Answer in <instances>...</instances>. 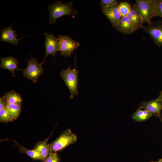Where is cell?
Listing matches in <instances>:
<instances>
[{
    "label": "cell",
    "mask_w": 162,
    "mask_h": 162,
    "mask_svg": "<svg viewBox=\"0 0 162 162\" xmlns=\"http://www.w3.org/2000/svg\"><path fill=\"white\" fill-rule=\"evenodd\" d=\"M73 3L72 2L67 3H63L58 1L48 5V8L50 12L49 23H55L58 18L63 16H76L77 11L73 8Z\"/></svg>",
    "instance_id": "obj_1"
},
{
    "label": "cell",
    "mask_w": 162,
    "mask_h": 162,
    "mask_svg": "<svg viewBox=\"0 0 162 162\" xmlns=\"http://www.w3.org/2000/svg\"><path fill=\"white\" fill-rule=\"evenodd\" d=\"M70 66L65 70L63 69L60 71V74L63 81L65 83L70 92V99H72L75 95H78L79 79L78 75L79 71L76 68L73 69L70 68Z\"/></svg>",
    "instance_id": "obj_2"
},
{
    "label": "cell",
    "mask_w": 162,
    "mask_h": 162,
    "mask_svg": "<svg viewBox=\"0 0 162 162\" xmlns=\"http://www.w3.org/2000/svg\"><path fill=\"white\" fill-rule=\"evenodd\" d=\"M77 140L76 135L73 133L70 129H68L63 131L56 140L49 144V145L51 152H56L74 143Z\"/></svg>",
    "instance_id": "obj_3"
},
{
    "label": "cell",
    "mask_w": 162,
    "mask_h": 162,
    "mask_svg": "<svg viewBox=\"0 0 162 162\" xmlns=\"http://www.w3.org/2000/svg\"><path fill=\"white\" fill-rule=\"evenodd\" d=\"M135 4L143 23H150L151 19L154 17L157 4L150 3L146 0H136Z\"/></svg>",
    "instance_id": "obj_4"
},
{
    "label": "cell",
    "mask_w": 162,
    "mask_h": 162,
    "mask_svg": "<svg viewBox=\"0 0 162 162\" xmlns=\"http://www.w3.org/2000/svg\"><path fill=\"white\" fill-rule=\"evenodd\" d=\"M44 70L42 65L39 63L36 58H31L30 60L27 61V67L22 70V75L36 83Z\"/></svg>",
    "instance_id": "obj_5"
},
{
    "label": "cell",
    "mask_w": 162,
    "mask_h": 162,
    "mask_svg": "<svg viewBox=\"0 0 162 162\" xmlns=\"http://www.w3.org/2000/svg\"><path fill=\"white\" fill-rule=\"evenodd\" d=\"M148 34L154 43L159 47L162 46V19L152 22L143 28Z\"/></svg>",
    "instance_id": "obj_6"
},
{
    "label": "cell",
    "mask_w": 162,
    "mask_h": 162,
    "mask_svg": "<svg viewBox=\"0 0 162 162\" xmlns=\"http://www.w3.org/2000/svg\"><path fill=\"white\" fill-rule=\"evenodd\" d=\"M58 36L60 44V55L65 57H70L80 46V43L68 36Z\"/></svg>",
    "instance_id": "obj_7"
},
{
    "label": "cell",
    "mask_w": 162,
    "mask_h": 162,
    "mask_svg": "<svg viewBox=\"0 0 162 162\" xmlns=\"http://www.w3.org/2000/svg\"><path fill=\"white\" fill-rule=\"evenodd\" d=\"M46 55L44 59L40 64L42 65L48 56L52 55L54 57L56 53L60 50V44L58 38L56 37L52 34L44 33Z\"/></svg>",
    "instance_id": "obj_8"
},
{
    "label": "cell",
    "mask_w": 162,
    "mask_h": 162,
    "mask_svg": "<svg viewBox=\"0 0 162 162\" xmlns=\"http://www.w3.org/2000/svg\"><path fill=\"white\" fill-rule=\"evenodd\" d=\"M118 4L101 8L103 13L109 19L113 26L116 29L122 17L118 8Z\"/></svg>",
    "instance_id": "obj_9"
},
{
    "label": "cell",
    "mask_w": 162,
    "mask_h": 162,
    "mask_svg": "<svg viewBox=\"0 0 162 162\" xmlns=\"http://www.w3.org/2000/svg\"><path fill=\"white\" fill-rule=\"evenodd\" d=\"M12 25L1 30V40L2 42H6L13 45H17L22 37L19 39L17 38L18 35L16 31L12 28Z\"/></svg>",
    "instance_id": "obj_10"
},
{
    "label": "cell",
    "mask_w": 162,
    "mask_h": 162,
    "mask_svg": "<svg viewBox=\"0 0 162 162\" xmlns=\"http://www.w3.org/2000/svg\"><path fill=\"white\" fill-rule=\"evenodd\" d=\"M140 107L152 113L160 116L161 111L162 110V102L157 100H152L148 101L142 102Z\"/></svg>",
    "instance_id": "obj_11"
},
{
    "label": "cell",
    "mask_w": 162,
    "mask_h": 162,
    "mask_svg": "<svg viewBox=\"0 0 162 162\" xmlns=\"http://www.w3.org/2000/svg\"><path fill=\"white\" fill-rule=\"evenodd\" d=\"M127 16L130 20L134 32L139 29L143 28L144 23L142 19L135 4Z\"/></svg>",
    "instance_id": "obj_12"
},
{
    "label": "cell",
    "mask_w": 162,
    "mask_h": 162,
    "mask_svg": "<svg viewBox=\"0 0 162 162\" xmlns=\"http://www.w3.org/2000/svg\"><path fill=\"white\" fill-rule=\"evenodd\" d=\"M0 62V67L2 69L9 70L14 77L15 76V70L16 69H17V70H22L23 69L17 68L18 61L16 58L13 56L1 58Z\"/></svg>",
    "instance_id": "obj_13"
},
{
    "label": "cell",
    "mask_w": 162,
    "mask_h": 162,
    "mask_svg": "<svg viewBox=\"0 0 162 162\" xmlns=\"http://www.w3.org/2000/svg\"><path fill=\"white\" fill-rule=\"evenodd\" d=\"M117 30L125 34H130L135 32L132 24L127 16L121 17Z\"/></svg>",
    "instance_id": "obj_14"
},
{
    "label": "cell",
    "mask_w": 162,
    "mask_h": 162,
    "mask_svg": "<svg viewBox=\"0 0 162 162\" xmlns=\"http://www.w3.org/2000/svg\"><path fill=\"white\" fill-rule=\"evenodd\" d=\"M48 139L37 142L33 149L38 152L41 155L43 161H44L51 152L49 144H47Z\"/></svg>",
    "instance_id": "obj_15"
},
{
    "label": "cell",
    "mask_w": 162,
    "mask_h": 162,
    "mask_svg": "<svg viewBox=\"0 0 162 162\" xmlns=\"http://www.w3.org/2000/svg\"><path fill=\"white\" fill-rule=\"evenodd\" d=\"M153 115L152 113L139 106L132 115V118L134 120L140 122L148 120Z\"/></svg>",
    "instance_id": "obj_16"
},
{
    "label": "cell",
    "mask_w": 162,
    "mask_h": 162,
    "mask_svg": "<svg viewBox=\"0 0 162 162\" xmlns=\"http://www.w3.org/2000/svg\"><path fill=\"white\" fill-rule=\"evenodd\" d=\"M5 103L10 104H16L21 105L22 98L21 95L16 92L12 91L4 95Z\"/></svg>",
    "instance_id": "obj_17"
},
{
    "label": "cell",
    "mask_w": 162,
    "mask_h": 162,
    "mask_svg": "<svg viewBox=\"0 0 162 162\" xmlns=\"http://www.w3.org/2000/svg\"><path fill=\"white\" fill-rule=\"evenodd\" d=\"M15 144L19 147L20 151L22 153L26 154L32 159L40 160L43 161V159L40 154L34 149L29 150L20 145L16 141L14 140Z\"/></svg>",
    "instance_id": "obj_18"
},
{
    "label": "cell",
    "mask_w": 162,
    "mask_h": 162,
    "mask_svg": "<svg viewBox=\"0 0 162 162\" xmlns=\"http://www.w3.org/2000/svg\"><path fill=\"white\" fill-rule=\"evenodd\" d=\"M5 108L13 119L15 120L18 117L21 110V105L5 103Z\"/></svg>",
    "instance_id": "obj_19"
},
{
    "label": "cell",
    "mask_w": 162,
    "mask_h": 162,
    "mask_svg": "<svg viewBox=\"0 0 162 162\" xmlns=\"http://www.w3.org/2000/svg\"><path fill=\"white\" fill-rule=\"evenodd\" d=\"M118 8L122 17L127 16L132 8L130 4L125 1L120 2L118 4Z\"/></svg>",
    "instance_id": "obj_20"
},
{
    "label": "cell",
    "mask_w": 162,
    "mask_h": 162,
    "mask_svg": "<svg viewBox=\"0 0 162 162\" xmlns=\"http://www.w3.org/2000/svg\"><path fill=\"white\" fill-rule=\"evenodd\" d=\"M14 119L5 108L0 110V121L3 123L11 122Z\"/></svg>",
    "instance_id": "obj_21"
},
{
    "label": "cell",
    "mask_w": 162,
    "mask_h": 162,
    "mask_svg": "<svg viewBox=\"0 0 162 162\" xmlns=\"http://www.w3.org/2000/svg\"><path fill=\"white\" fill-rule=\"evenodd\" d=\"M59 155L56 152H51L44 162H59Z\"/></svg>",
    "instance_id": "obj_22"
},
{
    "label": "cell",
    "mask_w": 162,
    "mask_h": 162,
    "mask_svg": "<svg viewBox=\"0 0 162 162\" xmlns=\"http://www.w3.org/2000/svg\"><path fill=\"white\" fill-rule=\"evenodd\" d=\"M117 4L118 2L116 0H101L100 1L101 8L108 7Z\"/></svg>",
    "instance_id": "obj_23"
},
{
    "label": "cell",
    "mask_w": 162,
    "mask_h": 162,
    "mask_svg": "<svg viewBox=\"0 0 162 162\" xmlns=\"http://www.w3.org/2000/svg\"><path fill=\"white\" fill-rule=\"evenodd\" d=\"M159 16L162 18V0L157 3L154 17Z\"/></svg>",
    "instance_id": "obj_24"
},
{
    "label": "cell",
    "mask_w": 162,
    "mask_h": 162,
    "mask_svg": "<svg viewBox=\"0 0 162 162\" xmlns=\"http://www.w3.org/2000/svg\"><path fill=\"white\" fill-rule=\"evenodd\" d=\"M5 99L4 96L0 98V110L5 108Z\"/></svg>",
    "instance_id": "obj_25"
},
{
    "label": "cell",
    "mask_w": 162,
    "mask_h": 162,
    "mask_svg": "<svg viewBox=\"0 0 162 162\" xmlns=\"http://www.w3.org/2000/svg\"><path fill=\"white\" fill-rule=\"evenodd\" d=\"M157 99L162 102V90L161 91L160 95Z\"/></svg>",
    "instance_id": "obj_26"
},
{
    "label": "cell",
    "mask_w": 162,
    "mask_h": 162,
    "mask_svg": "<svg viewBox=\"0 0 162 162\" xmlns=\"http://www.w3.org/2000/svg\"><path fill=\"white\" fill-rule=\"evenodd\" d=\"M157 162H162V160H161L160 159V160H158Z\"/></svg>",
    "instance_id": "obj_27"
},
{
    "label": "cell",
    "mask_w": 162,
    "mask_h": 162,
    "mask_svg": "<svg viewBox=\"0 0 162 162\" xmlns=\"http://www.w3.org/2000/svg\"><path fill=\"white\" fill-rule=\"evenodd\" d=\"M161 122H162V118H161Z\"/></svg>",
    "instance_id": "obj_28"
},
{
    "label": "cell",
    "mask_w": 162,
    "mask_h": 162,
    "mask_svg": "<svg viewBox=\"0 0 162 162\" xmlns=\"http://www.w3.org/2000/svg\"><path fill=\"white\" fill-rule=\"evenodd\" d=\"M153 162V161H151V162Z\"/></svg>",
    "instance_id": "obj_29"
},
{
    "label": "cell",
    "mask_w": 162,
    "mask_h": 162,
    "mask_svg": "<svg viewBox=\"0 0 162 162\" xmlns=\"http://www.w3.org/2000/svg\"><path fill=\"white\" fill-rule=\"evenodd\" d=\"M161 160H162V159H161Z\"/></svg>",
    "instance_id": "obj_30"
}]
</instances>
